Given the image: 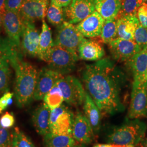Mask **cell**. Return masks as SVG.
<instances>
[{
    "label": "cell",
    "mask_w": 147,
    "mask_h": 147,
    "mask_svg": "<svg viewBox=\"0 0 147 147\" xmlns=\"http://www.w3.org/2000/svg\"><path fill=\"white\" fill-rule=\"evenodd\" d=\"M87 92L101 113L114 115L124 110L121 91L125 81L124 74L109 58L87 65L82 73Z\"/></svg>",
    "instance_id": "obj_1"
},
{
    "label": "cell",
    "mask_w": 147,
    "mask_h": 147,
    "mask_svg": "<svg viewBox=\"0 0 147 147\" xmlns=\"http://www.w3.org/2000/svg\"><path fill=\"white\" fill-rule=\"evenodd\" d=\"M16 71L14 95L20 108L29 105L33 100L38 71L33 65L25 62L22 55L11 63Z\"/></svg>",
    "instance_id": "obj_2"
},
{
    "label": "cell",
    "mask_w": 147,
    "mask_h": 147,
    "mask_svg": "<svg viewBox=\"0 0 147 147\" xmlns=\"http://www.w3.org/2000/svg\"><path fill=\"white\" fill-rule=\"evenodd\" d=\"M146 130L143 123L133 121L115 129L108 137V142L136 146L144 136Z\"/></svg>",
    "instance_id": "obj_3"
},
{
    "label": "cell",
    "mask_w": 147,
    "mask_h": 147,
    "mask_svg": "<svg viewBox=\"0 0 147 147\" xmlns=\"http://www.w3.org/2000/svg\"><path fill=\"white\" fill-rule=\"evenodd\" d=\"M79 58L78 54L54 45L43 61L47 63L49 68L64 75L73 70Z\"/></svg>",
    "instance_id": "obj_4"
},
{
    "label": "cell",
    "mask_w": 147,
    "mask_h": 147,
    "mask_svg": "<svg viewBox=\"0 0 147 147\" xmlns=\"http://www.w3.org/2000/svg\"><path fill=\"white\" fill-rule=\"evenodd\" d=\"M56 84L61 90L67 103L75 106L84 104L86 91L78 78L72 75H63Z\"/></svg>",
    "instance_id": "obj_5"
},
{
    "label": "cell",
    "mask_w": 147,
    "mask_h": 147,
    "mask_svg": "<svg viewBox=\"0 0 147 147\" xmlns=\"http://www.w3.org/2000/svg\"><path fill=\"white\" fill-rule=\"evenodd\" d=\"M84 39L76 25L65 21L58 27L54 45L78 54L79 46Z\"/></svg>",
    "instance_id": "obj_6"
},
{
    "label": "cell",
    "mask_w": 147,
    "mask_h": 147,
    "mask_svg": "<svg viewBox=\"0 0 147 147\" xmlns=\"http://www.w3.org/2000/svg\"><path fill=\"white\" fill-rule=\"evenodd\" d=\"M147 116V81L132 84L128 117L131 119Z\"/></svg>",
    "instance_id": "obj_7"
},
{
    "label": "cell",
    "mask_w": 147,
    "mask_h": 147,
    "mask_svg": "<svg viewBox=\"0 0 147 147\" xmlns=\"http://www.w3.org/2000/svg\"><path fill=\"white\" fill-rule=\"evenodd\" d=\"M3 26L10 42L20 49L24 22L19 13L6 10L3 14Z\"/></svg>",
    "instance_id": "obj_8"
},
{
    "label": "cell",
    "mask_w": 147,
    "mask_h": 147,
    "mask_svg": "<svg viewBox=\"0 0 147 147\" xmlns=\"http://www.w3.org/2000/svg\"><path fill=\"white\" fill-rule=\"evenodd\" d=\"M95 11L94 0H72L64 8L65 20L73 24L82 21Z\"/></svg>",
    "instance_id": "obj_9"
},
{
    "label": "cell",
    "mask_w": 147,
    "mask_h": 147,
    "mask_svg": "<svg viewBox=\"0 0 147 147\" xmlns=\"http://www.w3.org/2000/svg\"><path fill=\"white\" fill-rule=\"evenodd\" d=\"M63 75L50 68L44 67L38 73L33 100H42Z\"/></svg>",
    "instance_id": "obj_10"
},
{
    "label": "cell",
    "mask_w": 147,
    "mask_h": 147,
    "mask_svg": "<svg viewBox=\"0 0 147 147\" xmlns=\"http://www.w3.org/2000/svg\"><path fill=\"white\" fill-rule=\"evenodd\" d=\"M113 58L118 62L130 61L142 50L135 40H125L117 38L109 45Z\"/></svg>",
    "instance_id": "obj_11"
},
{
    "label": "cell",
    "mask_w": 147,
    "mask_h": 147,
    "mask_svg": "<svg viewBox=\"0 0 147 147\" xmlns=\"http://www.w3.org/2000/svg\"><path fill=\"white\" fill-rule=\"evenodd\" d=\"M21 38V48L24 54L38 57L40 34L34 23L24 22Z\"/></svg>",
    "instance_id": "obj_12"
},
{
    "label": "cell",
    "mask_w": 147,
    "mask_h": 147,
    "mask_svg": "<svg viewBox=\"0 0 147 147\" xmlns=\"http://www.w3.org/2000/svg\"><path fill=\"white\" fill-rule=\"evenodd\" d=\"M47 5L40 0H25L19 13L24 22L34 23L44 19Z\"/></svg>",
    "instance_id": "obj_13"
},
{
    "label": "cell",
    "mask_w": 147,
    "mask_h": 147,
    "mask_svg": "<svg viewBox=\"0 0 147 147\" xmlns=\"http://www.w3.org/2000/svg\"><path fill=\"white\" fill-rule=\"evenodd\" d=\"M93 130L89 121L80 112L74 117L72 136L76 142L82 144H88L92 141Z\"/></svg>",
    "instance_id": "obj_14"
},
{
    "label": "cell",
    "mask_w": 147,
    "mask_h": 147,
    "mask_svg": "<svg viewBox=\"0 0 147 147\" xmlns=\"http://www.w3.org/2000/svg\"><path fill=\"white\" fill-rule=\"evenodd\" d=\"M105 21L100 14L95 11L76 27L84 37L94 38L100 36Z\"/></svg>",
    "instance_id": "obj_15"
},
{
    "label": "cell",
    "mask_w": 147,
    "mask_h": 147,
    "mask_svg": "<svg viewBox=\"0 0 147 147\" xmlns=\"http://www.w3.org/2000/svg\"><path fill=\"white\" fill-rule=\"evenodd\" d=\"M79 57L87 61H98L105 55V51L100 42L85 38L79 46Z\"/></svg>",
    "instance_id": "obj_16"
},
{
    "label": "cell",
    "mask_w": 147,
    "mask_h": 147,
    "mask_svg": "<svg viewBox=\"0 0 147 147\" xmlns=\"http://www.w3.org/2000/svg\"><path fill=\"white\" fill-rule=\"evenodd\" d=\"M51 110L44 102L38 106L33 112L32 121L36 131L42 136L50 132V115Z\"/></svg>",
    "instance_id": "obj_17"
},
{
    "label": "cell",
    "mask_w": 147,
    "mask_h": 147,
    "mask_svg": "<svg viewBox=\"0 0 147 147\" xmlns=\"http://www.w3.org/2000/svg\"><path fill=\"white\" fill-rule=\"evenodd\" d=\"M134 83L147 81V47L142 49L129 61Z\"/></svg>",
    "instance_id": "obj_18"
},
{
    "label": "cell",
    "mask_w": 147,
    "mask_h": 147,
    "mask_svg": "<svg viewBox=\"0 0 147 147\" xmlns=\"http://www.w3.org/2000/svg\"><path fill=\"white\" fill-rule=\"evenodd\" d=\"M117 19V38L135 40V33L140 22L137 16H121Z\"/></svg>",
    "instance_id": "obj_19"
},
{
    "label": "cell",
    "mask_w": 147,
    "mask_h": 147,
    "mask_svg": "<svg viewBox=\"0 0 147 147\" xmlns=\"http://www.w3.org/2000/svg\"><path fill=\"white\" fill-rule=\"evenodd\" d=\"M74 115L69 109L58 116L56 122L50 127L53 135H72Z\"/></svg>",
    "instance_id": "obj_20"
},
{
    "label": "cell",
    "mask_w": 147,
    "mask_h": 147,
    "mask_svg": "<svg viewBox=\"0 0 147 147\" xmlns=\"http://www.w3.org/2000/svg\"><path fill=\"white\" fill-rule=\"evenodd\" d=\"M84 116L90 123L94 133H98L100 130L101 112L87 92L84 102Z\"/></svg>",
    "instance_id": "obj_21"
},
{
    "label": "cell",
    "mask_w": 147,
    "mask_h": 147,
    "mask_svg": "<svg viewBox=\"0 0 147 147\" xmlns=\"http://www.w3.org/2000/svg\"><path fill=\"white\" fill-rule=\"evenodd\" d=\"M121 0H94L95 8L105 21L117 18Z\"/></svg>",
    "instance_id": "obj_22"
},
{
    "label": "cell",
    "mask_w": 147,
    "mask_h": 147,
    "mask_svg": "<svg viewBox=\"0 0 147 147\" xmlns=\"http://www.w3.org/2000/svg\"><path fill=\"white\" fill-rule=\"evenodd\" d=\"M19 48L14 46L8 38L0 37V69L11 65V62L21 54Z\"/></svg>",
    "instance_id": "obj_23"
},
{
    "label": "cell",
    "mask_w": 147,
    "mask_h": 147,
    "mask_svg": "<svg viewBox=\"0 0 147 147\" xmlns=\"http://www.w3.org/2000/svg\"><path fill=\"white\" fill-rule=\"evenodd\" d=\"M53 46L54 42L51 29L44 19L42 20V31L40 34L38 57L43 61L47 54Z\"/></svg>",
    "instance_id": "obj_24"
},
{
    "label": "cell",
    "mask_w": 147,
    "mask_h": 147,
    "mask_svg": "<svg viewBox=\"0 0 147 147\" xmlns=\"http://www.w3.org/2000/svg\"><path fill=\"white\" fill-rule=\"evenodd\" d=\"M76 142L72 135H53L49 132L44 136V147H73Z\"/></svg>",
    "instance_id": "obj_25"
},
{
    "label": "cell",
    "mask_w": 147,
    "mask_h": 147,
    "mask_svg": "<svg viewBox=\"0 0 147 147\" xmlns=\"http://www.w3.org/2000/svg\"><path fill=\"white\" fill-rule=\"evenodd\" d=\"M103 42L109 45L117 38V18L105 21L100 34Z\"/></svg>",
    "instance_id": "obj_26"
},
{
    "label": "cell",
    "mask_w": 147,
    "mask_h": 147,
    "mask_svg": "<svg viewBox=\"0 0 147 147\" xmlns=\"http://www.w3.org/2000/svg\"><path fill=\"white\" fill-rule=\"evenodd\" d=\"M48 21L55 26L58 27L65 21L64 8L50 2L47 12Z\"/></svg>",
    "instance_id": "obj_27"
},
{
    "label": "cell",
    "mask_w": 147,
    "mask_h": 147,
    "mask_svg": "<svg viewBox=\"0 0 147 147\" xmlns=\"http://www.w3.org/2000/svg\"><path fill=\"white\" fill-rule=\"evenodd\" d=\"M43 100L51 110L62 105L64 101L62 91L56 84L45 95Z\"/></svg>",
    "instance_id": "obj_28"
},
{
    "label": "cell",
    "mask_w": 147,
    "mask_h": 147,
    "mask_svg": "<svg viewBox=\"0 0 147 147\" xmlns=\"http://www.w3.org/2000/svg\"><path fill=\"white\" fill-rule=\"evenodd\" d=\"M142 0H121L120 11L117 16H137V11L142 5Z\"/></svg>",
    "instance_id": "obj_29"
},
{
    "label": "cell",
    "mask_w": 147,
    "mask_h": 147,
    "mask_svg": "<svg viewBox=\"0 0 147 147\" xmlns=\"http://www.w3.org/2000/svg\"><path fill=\"white\" fill-rule=\"evenodd\" d=\"M11 147H35L31 140L20 129L16 127L13 131V138Z\"/></svg>",
    "instance_id": "obj_30"
},
{
    "label": "cell",
    "mask_w": 147,
    "mask_h": 147,
    "mask_svg": "<svg viewBox=\"0 0 147 147\" xmlns=\"http://www.w3.org/2000/svg\"><path fill=\"white\" fill-rule=\"evenodd\" d=\"M11 71L9 66L0 69V95L8 92L11 84Z\"/></svg>",
    "instance_id": "obj_31"
},
{
    "label": "cell",
    "mask_w": 147,
    "mask_h": 147,
    "mask_svg": "<svg viewBox=\"0 0 147 147\" xmlns=\"http://www.w3.org/2000/svg\"><path fill=\"white\" fill-rule=\"evenodd\" d=\"M135 41L141 49L147 47V28L139 24L135 33Z\"/></svg>",
    "instance_id": "obj_32"
},
{
    "label": "cell",
    "mask_w": 147,
    "mask_h": 147,
    "mask_svg": "<svg viewBox=\"0 0 147 147\" xmlns=\"http://www.w3.org/2000/svg\"><path fill=\"white\" fill-rule=\"evenodd\" d=\"M13 131L0 126V147H11Z\"/></svg>",
    "instance_id": "obj_33"
},
{
    "label": "cell",
    "mask_w": 147,
    "mask_h": 147,
    "mask_svg": "<svg viewBox=\"0 0 147 147\" xmlns=\"http://www.w3.org/2000/svg\"><path fill=\"white\" fill-rule=\"evenodd\" d=\"M15 122V117L11 112H6L0 118V126L5 129H9L13 127Z\"/></svg>",
    "instance_id": "obj_34"
},
{
    "label": "cell",
    "mask_w": 147,
    "mask_h": 147,
    "mask_svg": "<svg viewBox=\"0 0 147 147\" xmlns=\"http://www.w3.org/2000/svg\"><path fill=\"white\" fill-rule=\"evenodd\" d=\"M14 94L10 92H7L0 98V114L2 113L3 111L12 104V98Z\"/></svg>",
    "instance_id": "obj_35"
},
{
    "label": "cell",
    "mask_w": 147,
    "mask_h": 147,
    "mask_svg": "<svg viewBox=\"0 0 147 147\" xmlns=\"http://www.w3.org/2000/svg\"><path fill=\"white\" fill-rule=\"evenodd\" d=\"M137 16L140 24L142 26L147 28V3H143L140 6Z\"/></svg>",
    "instance_id": "obj_36"
},
{
    "label": "cell",
    "mask_w": 147,
    "mask_h": 147,
    "mask_svg": "<svg viewBox=\"0 0 147 147\" xmlns=\"http://www.w3.org/2000/svg\"><path fill=\"white\" fill-rule=\"evenodd\" d=\"M68 109V107H66L65 105H61L59 107L51 110L50 115V121H49L50 127L53 125V124L56 122L58 116Z\"/></svg>",
    "instance_id": "obj_37"
},
{
    "label": "cell",
    "mask_w": 147,
    "mask_h": 147,
    "mask_svg": "<svg viewBox=\"0 0 147 147\" xmlns=\"http://www.w3.org/2000/svg\"><path fill=\"white\" fill-rule=\"evenodd\" d=\"M25 0H5V9L7 11L19 12Z\"/></svg>",
    "instance_id": "obj_38"
},
{
    "label": "cell",
    "mask_w": 147,
    "mask_h": 147,
    "mask_svg": "<svg viewBox=\"0 0 147 147\" xmlns=\"http://www.w3.org/2000/svg\"><path fill=\"white\" fill-rule=\"evenodd\" d=\"M71 1L72 0H51V2L62 8L68 6Z\"/></svg>",
    "instance_id": "obj_39"
},
{
    "label": "cell",
    "mask_w": 147,
    "mask_h": 147,
    "mask_svg": "<svg viewBox=\"0 0 147 147\" xmlns=\"http://www.w3.org/2000/svg\"><path fill=\"white\" fill-rule=\"evenodd\" d=\"M93 147H135L131 145H120L114 143H108V144H97Z\"/></svg>",
    "instance_id": "obj_40"
},
{
    "label": "cell",
    "mask_w": 147,
    "mask_h": 147,
    "mask_svg": "<svg viewBox=\"0 0 147 147\" xmlns=\"http://www.w3.org/2000/svg\"><path fill=\"white\" fill-rule=\"evenodd\" d=\"M5 11V0H0V12L4 14Z\"/></svg>",
    "instance_id": "obj_41"
},
{
    "label": "cell",
    "mask_w": 147,
    "mask_h": 147,
    "mask_svg": "<svg viewBox=\"0 0 147 147\" xmlns=\"http://www.w3.org/2000/svg\"><path fill=\"white\" fill-rule=\"evenodd\" d=\"M3 24V14L0 12V31H1Z\"/></svg>",
    "instance_id": "obj_42"
},
{
    "label": "cell",
    "mask_w": 147,
    "mask_h": 147,
    "mask_svg": "<svg viewBox=\"0 0 147 147\" xmlns=\"http://www.w3.org/2000/svg\"><path fill=\"white\" fill-rule=\"evenodd\" d=\"M143 147H147V138H146V140H145L144 142Z\"/></svg>",
    "instance_id": "obj_43"
},
{
    "label": "cell",
    "mask_w": 147,
    "mask_h": 147,
    "mask_svg": "<svg viewBox=\"0 0 147 147\" xmlns=\"http://www.w3.org/2000/svg\"><path fill=\"white\" fill-rule=\"evenodd\" d=\"M40 1H42V2H44V3H46L47 5H49V0H40Z\"/></svg>",
    "instance_id": "obj_44"
},
{
    "label": "cell",
    "mask_w": 147,
    "mask_h": 147,
    "mask_svg": "<svg viewBox=\"0 0 147 147\" xmlns=\"http://www.w3.org/2000/svg\"><path fill=\"white\" fill-rule=\"evenodd\" d=\"M143 1H147V0H142Z\"/></svg>",
    "instance_id": "obj_45"
},
{
    "label": "cell",
    "mask_w": 147,
    "mask_h": 147,
    "mask_svg": "<svg viewBox=\"0 0 147 147\" xmlns=\"http://www.w3.org/2000/svg\"><path fill=\"white\" fill-rule=\"evenodd\" d=\"M78 147V146H76H76H74V147Z\"/></svg>",
    "instance_id": "obj_46"
},
{
    "label": "cell",
    "mask_w": 147,
    "mask_h": 147,
    "mask_svg": "<svg viewBox=\"0 0 147 147\" xmlns=\"http://www.w3.org/2000/svg\"></svg>",
    "instance_id": "obj_47"
},
{
    "label": "cell",
    "mask_w": 147,
    "mask_h": 147,
    "mask_svg": "<svg viewBox=\"0 0 147 147\" xmlns=\"http://www.w3.org/2000/svg\"></svg>",
    "instance_id": "obj_48"
}]
</instances>
